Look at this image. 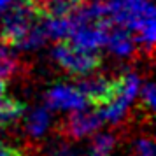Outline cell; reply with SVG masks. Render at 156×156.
Wrapping results in <instances>:
<instances>
[{
	"label": "cell",
	"mask_w": 156,
	"mask_h": 156,
	"mask_svg": "<svg viewBox=\"0 0 156 156\" xmlns=\"http://www.w3.org/2000/svg\"><path fill=\"white\" fill-rule=\"evenodd\" d=\"M46 16L44 0H20L4 12L0 39L16 49H37L48 39L44 30Z\"/></svg>",
	"instance_id": "obj_1"
},
{
	"label": "cell",
	"mask_w": 156,
	"mask_h": 156,
	"mask_svg": "<svg viewBox=\"0 0 156 156\" xmlns=\"http://www.w3.org/2000/svg\"><path fill=\"white\" fill-rule=\"evenodd\" d=\"M140 88V79L137 77V74L133 72H125L116 77V91L114 97L105 105H102L97 109V112L100 114L102 121H109V123H119L128 112V107L132 105L133 98L139 93Z\"/></svg>",
	"instance_id": "obj_2"
},
{
	"label": "cell",
	"mask_w": 156,
	"mask_h": 156,
	"mask_svg": "<svg viewBox=\"0 0 156 156\" xmlns=\"http://www.w3.org/2000/svg\"><path fill=\"white\" fill-rule=\"evenodd\" d=\"M53 58L63 70L70 72L74 76H90L98 70L102 60L97 53L83 51L74 48L70 42H58L53 49Z\"/></svg>",
	"instance_id": "obj_3"
},
{
	"label": "cell",
	"mask_w": 156,
	"mask_h": 156,
	"mask_svg": "<svg viewBox=\"0 0 156 156\" xmlns=\"http://www.w3.org/2000/svg\"><path fill=\"white\" fill-rule=\"evenodd\" d=\"M111 30V21L98 20V21H81L77 23L69 35V42L83 51H95L105 46L107 34Z\"/></svg>",
	"instance_id": "obj_4"
},
{
	"label": "cell",
	"mask_w": 156,
	"mask_h": 156,
	"mask_svg": "<svg viewBox=\"0 0 156 156\" xmlns=\"http://www.w3.org/2000/svg\"><path fill=\"white\" fill-rule=\"evenodd\" d=\"M104 121L100 118V114L95 111H86V109H79V111H72V114L63 121L62 125V133L67 139L72 140H79L86 135L93 133L95 130H98L100 125Z\"/></svg>",
	"instance_id": "obj_5"
},
{
	"label": "cell",
	"mask_w": 156,
	"mask_h": 156,
	"mask_svg": "<svg viewBox=\"0 0 156 156\" xmlns=\"http://www.w3.org/2000/svg\"><path fill=\"white\" fill-rule=\"evenodd\" d=\"M46 104L51 109L60 111H79L90 105L83 91L77 86L70 84H56L46 93Z\"/></svg>",
	"instance_id": "obj_6"
},
{
	"label": "cell",
	"mask_w": 156,
	"mask_h": 156,
	"mask_svg": "<svg viewBox=\"0 0 156 156\" xmlns=\"http://www.w3.org/2000/svg\"><path fill=\"white\" fill-rule=\"evenodd\" d=\"M77 88L88 98V104L93 105L95 109H98V107L105 105L107 102L114 97L116 77L109 79V77H104V76H91V77H86L84 81H81L77 84Z\"/></svg>",
	"instance_id": "obj_7"
},
{
	"label": "cell",
	"mask_w": 156,
	"mask_h": 156,
	"mask_svg": "<svg viewBox=\"0 0 156 156\" xmlns=\"http://www.w3.org/2000/svg\"><path fill=\"white\" fill-rule=\"evenodd\" d=\"M135 44L137 42H135L132 32L123 28V27H119V28H116V30H109V34H107L105 46L116 56H121V58L132 56L135 48H137Z\"/></svg>",
	"instance_id": "obj_8"
},
{
	"label": "cell",
	"mask_w": 156,
	"mask_h": 156,
	"mask_svg": "<svg viewBox=\"0 0 156 156\" xmlns=\"http://www.w3.org/2000/svg\"><path fill=\"white\" fill-rule=\"evenodd\" d=\"M49 123H51V116H49V111L46 107H37L34 109L32 112L25 118V130L30 137L34 139H39L42 137L48 128H49Z\"/></svg>",
	"instance_id": "obj_9"
},
{
	"label": "cell",
	"mask_w": 156,
	"mask_h": 156,
	"mask_svg": "<svg viewBox=\"0 0 156 156\" xmlns=\"http://www.w3.org/2000/svg\"><path fill=\"white\" fill-rule=\"evenodd\" d=\"M114 146L116 137L112 133H98L90 146V156H111Z\"/></svg>",
	"instance_id": "obj_10"
},
{
	"label": "cell",
	"mask_w": 156,
	"mask_h": 156,
	"mask_svg": "<svg viewBox=\"0 0 156 156\" xmlns=\"http://www.w3.org/2000/svg\"><path fill=\"white\" fill-rule=\"evenodd\" d=\"M18 70L16 55L9 49V46L0 39V77H9Z\"/></svg>",
	"instance_id": "obj_11"
},
{
	"label": "cell",
	"mask_w": 156,
	"mask_h": 156,
	"mask_svg": "<svg viewBox=\"0 0 156 156\" xmlns=\"http://www.w3.org/2000/svg\"><path fill=\"white\" fill-rule=\"evenodd\" d=\"M140 90V102H142V107L144 109H147L149 114L154 112V84L151 83V81H147L146 84L142 86V88H139Z\"/></svg>",
	"instance_id": "obj_12"
},
{
	"label": "cell",
	"mask_w": 156,
	"mask_h": 156,
	"mask_svg": "<svg viewBox=\"0 0 156 156\" xmlns=\"http://www.w3.org/2000/svg\"><path fill=\"white\" fill-rule=\"evenodd\" d=\"M0 156H23V154L16 146L0 140Z\"/></svg>",
	"instance_id": "obj_13"
},
{
	"label": "cell",
	"mask_w": 156,
	"mask_h": 156,
	"mask_svg": "<svg viewBox=\"0 0 156 156\" xmlns=\"http://www.w3.org/2000/svg\"><path fill=\"white\" fill-rule=\"evenodd\" d=\"M18 0H0V14H4L11 5H14Z\"/></svg>",
	"instance_id": "obj_14"
},
{
	"label": "cell",
	"mask_w": 156,
	"mask_h": 156,
	"mask_svg": "<svg viewBox=\"0 0 156 156\" xmlns=\"http://www.w3.org/2000/svg\"><path fill=\"white\" fill-rule=\"evenodd\" d=\"M56 156H81L77 153V151H74V149H69V147H63V149H60L56 153Z\"/></svg>",
	"instance_id": "obj_15"
}]
</instances>
